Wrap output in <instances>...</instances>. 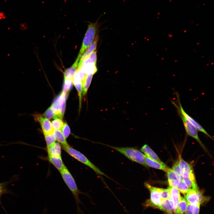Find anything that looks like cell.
I'll use <instances>...</instances> for the list:
<instances>
[{
	"instance_id": "4fadbf2b",
	"label": "cell",
	"mask_w": 214,
	"mask_h": 214,
	"mask_svg": "<svg viewBox=\"0 0 214 214\" xmlns=\"http://www.w3.org/2000/svg\"><path fill=\"white\" fill-rule=\"evenodd\" d=\"M73 83L75 87L79 97V108L80 110L81 107V99L82 91L81 81L78 71L76 70L72 79Z\"/></svg>"
},
{
	"instance_id": "3957f363",
	"label": "cell",
	"mask_w": 214,
	"mask_h": 214,
	"mask_svg": "<svg viewBox=\"0 0 214 214\" xmlns=\"http://www.w3.org/2000/svg\"><path fill=\"white\" fill-rule=\"evenodd\" d=\"M100 24L97 20L95 23L89 22L83 40L81 48L76 60L79 62L83 54L94 41Z\"/></svg>"
},
{
	"instance_id": "cb8c5ba5",
	"label": "cell",
	"mask_w": 214,
	"mask_h": 214,
	"mask_svg": "<svg viewBox=\"0 0 214 214\" xmlns=\"http://www.w3.org/2000/svg\"><path fill=\"white\" fill-rule=\"evenodd\" d=\"M172 169L180 181H183V174L180 166L179 160L177 161L173 166Z\"/></svg>"
},
{
	"instance_id": "f1b7e54d",
	"label": "cell",
	"mask_w": 214,
	"mask_h": 214,
	"mask_svg": "<svg viewBox=\"0 0 214 214\" xmlns=\"http://www.w3.org/2000/svg\"><path fill=\"white\" fill-rule=\"evenodd\" d=\"M47 147L52 145L55 142L56 139L54 133L52 134L44 135Z\"/></svg>"
},
{
	"instance_id": "ba28073f",
	"label": "cell",
	"mask_w": 214,
	"mask_h": 214,
	"mask_svg": "<svg viewBox=\"0 0 214 214\" xmlns=\"http://www.w3.org/2000/svg\"><path fill=\"white\" fill-rule=\"evenodd\" d=\"M177 110L182 121L187 133L197 140L203 148L204 149V145L199 137L197 130L186 119L179 109H177Z\"/></svg>"
},
{
	"instance_id": "7a4b0ae2",
	"label": "cell",
	"mask_w": 214,
	"mask_h": 214,
	"mask_svg": "<svg viewBox=\"0 0 214 214\" xmlns=\"http://www.w3.org/2000/svg\"><path fill=\"white\" fill-rule=\"evenodd\" d=\"M59 172L64 182L75 198L77 206L78 214H80V213H83L82 211L80 208L79 204H83L79 199V195L83 193L78 189L73 177L65 165Z\"/></svg>"
},
{
	"instance_id": "83f0119b",
	"label": "cell",
	"mask_w": 214,
	"mask_h": 214,
	"mask_svg": "<svg viewBox=\"0 0 214 214\" xmlns=\"http://www.w3.org/2000/svg\"><path fill=\"white\" fill-rule=\"evenodd\" d=\"M176 188L185 196L189 189L184 181H180Z\"/></svg>"
},
{
	"instance_id": "30bf717a",
	"label": "cell",
	"mask_w": 214,
	"mask_h": 214,
	"mask_svg": "<svg viewBox=\"0 0 214 214\" xmlns=\"http://www.w3.org/2000/svg\"><path fill=\"white\" fill-rule=\"evenodd\" d=\"M92 59L89 57L86 58L82 63L79 70L86 75L95 74L97 71V69Z\"/></svg>"
},
{
	"instance_id": "8fae6325",
	"label": "cell",
	"mask_w": 214,
	"mask_h": 214,
	"mask_svg": "<svg viewBox=\"0 0 214 214\" xmlns=\"http://www.w3.org/2000/svg\"><path fill=\"white\" fill-rule=\"evenodd\" d=\"M99 38L98 35L97 34L93 43L88 49L84 53L79 62L77 68V70H79L80 69L84 61L91 54L95 51L97 46Z\"/></svg>"
},
{
	"instance_id": "5b68a950",
	"label": "cell",
	"mask_w": 214,
	"mask_h": 214,
	"mask_svg": "<svg viewBox=\"0 0 214 214\" xmlns=\"http://www.w3.org/2000/svg\"><path fill=\"white\" fill-rule=\"evenodd\" d=\"M144 185L150 191V199L146 200L143 205L145 207H151L158 209L161 201L158 188L152 186L147 182L144 183Z\"/></svg>"
},
{
	"instance_id": "5bb4252c",
	"label": "cell",
	"mask_w": 214,
	"mask_h": 214,
	"mask_svg": "<svg viewBox=\"0 0 214 214\" xmlns=\"http://www.w3.org/2000/svg\"><path fill=\"white\" fill-rule=\"evenodd\" d=\"M158 209L166 213H172L174 212L175 210V208L170 197L162 200Z\"/></svg>"
},
{
	"instance_id": "e0dca14e",
	"label": "cell",
	"mask_w": 214,
	"mask_h": 214,
	"mask_svg": "<svg viewBox=\"0 0 214 214\" xmlns=\"http://www.w3.org/2000/svg\"><path fill=\"white\" fill-rule=\"evenodd\" d=\"M166 172L169 186L176 188L180 181L177 179L173 170L169 168Z\"/></svg>"
},
{
	"instance_id": "74e56055",
	"label": "cell",
	"mask_w": 214,
	"mask_h": 214,
	"mask_svg": "<svg viewBox=\"0 0 214 214\" xmlns=\"http://www.w3.org/2000/svg\"><path fill=\"white\" fill-rule=\"evenodd\" d=\"M167 213V214H173L172 212H168Z\"/></svg>"
},
{
	"instance_id": "ac0fdd59",
	"label": "cell",
	"mask_w": 214,
	"mask_h": 214,
	"mask_svg": "<svg viewBox=\"0 0 214 214\" xmlns=\"http://www.w3.org/2000/svg\"><path fill=\"white\" fill-rule=\"evenodd\" d=\"M47 149L48 156H61V147L58 142H55Z\"/></svg>"
},
{
	"instance_id": "4dcf8cb0",
	"label": "cell",
	"mask_w": 214,
	"mask_h": 214,
	"mask_svg": "<svg viewBox=\"0 0 214 214\" xmlns=\"http://www.w3.org/2000/svg\"><path fill=\"white\" fill-rule=\"evenodd\" d=\"M43 116L46 118L51 119L53 118H54L56 115L51 106L46 111Z\"/></svg>"
},
{
	"instance_id": "d590c367",
	"label": "cell",
	"mask_w": 214,
	"mask_h": 214,
	"mask_svg": "<svg viewBox=\"0 0 214 214\" xmlns=\"http://www.w3.org/2000/svg\"><path fill=\"white\" fill-rule=\"evenodd\" d=\"M200 204L194 205L193 209V214H199Z\"/></svg>"
},
{
	"instance_id": "1f68e13d",
	"label": "cell",
	"mask_w": 214,
	"mask_h": 214,
	"mask_svg": "<svg viewBox=\"0 0 214 214\" xmlns=\"http://www.w3.org/2000/svg\"><path fill=\"white\" fill-rule=\"evenodd\" d=\"M60 130L66 139L69 136L70 134V127L66 123H64L63 126Z\"/></svg>"
},
{
	"instance_id": "ffe728a7",
	"label": "cell",
	"mask_w": 214,
	"mask_h": 214,
	"mask_svg": "<svg viewBox=\"0 0 214 214\" xmlns=\"http://www.w3.org/2000/svg\"><path fill=\"white\" fill-rule=\"evenodd\" d=\"M78 62L75 61L70 68L66 69L64 73V79H72L77 70Z\"/></svg>"
},
{
	"instance_id": "e575fe53",
	"label": "cell",
	"mask_w": 214,
	"mask_h": 214,
	"mask_svg": "<svg viewBox=\"0 0 214 214\" xmlns=\"http://www.w3.org/2000/svg\"><path fill=\"white\" fill-rule=\"evenodd\" d=\"M91 58L94 62V63L96 64L97 61V55L96 51H95L92 52L88 56Z\"/></svg>"
},
{
	"instance_id": "52a82bcc",
	"label": "cell",
	"mask_w": 214,
	"mask_h": 214,
	"mask_svg": "<svg viewBox=\"0 0 214 214\" xmlns=\"http://www.w3.org/2000/svg\"><path fill=\"white\" fill-rule=\"evenodd\" d=\"M35 121L40 123L44 135H48L53 133L54 130L50 120L44 117L42 115L35 113L32 115Z\"/></svg>"
},
{
	"instance_id": "d4e9b609",
	"label": "cell",
	"mask_w": 214,
	"mask_h": 214,
	"mask_svg": "<svg viewBox=\"0 0 214 214\" xmlns=\"http://www.w3.org/2000/svg\"><path fill=\"white\" fill-rule=\"evenodd\" d=\"M179 163L182 172L186 171L190 173L194 172L192 166L181 158L179 160Z\"/></svg>"
},
{
	"instance_id": "277c9868",
	"label": "cell",
	"mask_w": 214,
	"mask_h": 214,
	"mask_svg": "<svg viewBox=\"0 0 214 214\" xmlns=\"http://www.w3.org/2000/svg\"><path fill=\"white\" fill-rule=\"evenodd\" d=\"M62 147L63 150L70 155L90 168L97 174L104 176L110 178L81 152L70 147L69 145Z\"/></svg>"
},
{
	"instance_id": "44dd1931",
	"label": "cell",
	"mask_w": 214,
	"mask_h": 214,
	"mask_svg": "<svg viewBox=\"0 0 214 214\" xmlns=\"http://www.w3.org/2000/svg\"><path fill=\"white\" fill-rule=\"evenodd\" d=\"M93 75L87 74L84 79L81 81L82 91V95L84 96L86 94L91 84Z\"/></svg>"
},
{
	"instance_id": "6da1fadb",
	"label": "cell",
	"mask_w": 214,
	"mask_h": 214,
	"mask_svg": "<svg viewBox=\"0 0 214 214\" xmlns=\"http://www.w3.org/2000/svg\"><path fill=\"white\" fill-rule=\"evenodd\" d=\"M119 152L130 160L148 167L145 163V155L135 147H118L104 144Z\"/></svg>"
},
{
	"instance_id": "836d02e7",
	"label": "cell",
	"mask_w": 214,
	"mask_h": 214,
	"mask_svg": "<svg viewBox=\"0 0 214 214\" xmlns=\"http://www.w3.org/2000/svg\"><path fill=\"white\" fill-rule=\"evenodd\" d=\"M7 192V190L5 184L4 183H0V203L2 195Z\"/></svg>"
},
{
	"instance_id": "9c48e42d",
	"label": "cell",
	"mask_w": 214,
	"mask_h": 214,
	"mask_svg": "<svg viewBox=\"0 0 214 214\" xmlns=\"http://www.w3.org/2000/svg\"><path fill=\"white\" fill-rule=\"evenodd\" d=\"M179 106L177 105L174 102H173V104H174L177 109L179 110L181 114L185 117L186 119L195 127L197 130L203 133L213 139L212 137L208 133L202 126L185 111L181 105L179 99Z\"/></svg>"
},
{
	"instance_id": "f546056e",
	"label": "cell",
	"mask_w": 214,
	"mask_h": 214,
	"mask_svg": "<svg viewBox=\"0 0 214 214\" xmlns=\"http://www.w3.org/2000/svg\"><path fill=\"white\" fill-rule=\"evenodd\" d=\"M160 198L161 200L168 199L170 197L169 189L158 188Z\"/></svg>"
},
{
	"instance_id": "8992f818",
	"label": "cell",
	"mask_w": 214,
	"mask_h": 214,
	"mask_svg": "<svg viewBox=\"0 0 214 214\" xmlns=\"http://www.w3.org/2000/svg\"><path fill=\"white\" fill-rule=\"evenodd\" d=\"M208 197L204 196L199 189H190L185 198L187 203L193 205L201 204L207 200Z\"/></svg>"
},
{
	"instance_id": "4316f807",
	"label": "cell",
	"mask_w": 214,
	"mask_h": 214,
	"mask_svg": "<svg viewBox=\"0 0 214 214\" xmlns=\"http://www.w3.org/2000/svg\"><path fill=\"white\" fill-rule=\"evenodd\" d=\"M52 121L51 124L54 130H61L64 123L61 119L59 118H55Z\"/></svg>"
},
{
	"instance_id": "7c38bea8",
	"label": "cell",
	"mask_w": 214,
	"mask_h": 214,
	"mask_svg": "<svg viewBox=\"0 0 214 214\" xmlns=\"http://www.w3.org/2000/svg\"><path fill=\"white\" fill-rule=\"evenodd\" d=\"M145 163L148 167L163 170L166 172L169 168L163 162H159L152 160L145 156Z\"/></svg>"
},
{
	"instance_id": "d6986e66",
	"label": "cell",
	"mask_w": 214,
	"mask_h": 214,
	"mask_svg": "<svg viewBox=\"0 0 214 214\" xmlns=\"http://www.w3.org/2000/svg\"><path fill=\"white\" fill-rule=\"evenodd\" d=\"M48 160L59 171L62 169L64 165L61 156H49Z\"/></svg>"
},
{
	"instance_id": "603a6c76",
	"label": "cell",
	"mask_w": 214,
	"mask_h": 214,
	"mask_svg": "<svg viewBox=\"0 0 214 214\" xmlns=\"http://www.w3.org/2000/svg\"><path fill=\"white\" fill-rule=\"evenodd\" d=\"M54 134L56 140L60 143L62 146H66L69 145L65 137L60 130H54Z\"/></svg>"
},
{
	"instance_id": "d6a6232c",
	"label": "cell",
	"mask_w": 214,
	"mask_h": 214,
	"mask_svg": "<svg viewBox=\"0 0 214 214\" xmlns=\"http://www.w3.org/2000/svg\"><path fill=\"white\" fill-rule=\"evenodd\" d=\"M194 205L187 203L185 214H193Z\"/></svg>"
},
{
	"instance_id": "7402d4cb",
	"label": "cell",
	"mask_w": 214,
	"mask_h": 214,
	"mask_svg": "<svg viewBox=\"0 0 214 214\" xmlns=\"http://www.w3.org/2000/svg\"><path fill=\"white\" fill-rule=\"evenodd\" d=\"M187 202L185 198L181 197L180 201L175 209V214H183L186 210Z\"/></svg>"
},
{
	"instance_id": "2e32d148",
	"label": "cell",
	"mask_w": 214,
	"mask_h": 214,
	"mask_svg": "<svg viewBox=\"0 0 214 214\" xmlns=\"http://www.w3.org/2000/svg\"><path fill=\"white\" fill-rule=\"evenodd\" d=\"M140 150L149 158L159 162H162L155 153L147 145L144 144Z\"/></svg>"
},
{
	"instance_id": "8d00e7d4",
	"label": "cell",
	"mask_w": 214,
	"mask_h": 214,
	"mask_svg": "<svg viewBox=\"0 0 214 214\" xmlns=\"http://www.w3.org/2000/svg\"><path fill=\"white\" fill-rule=\"evenodd\" d=\"M6 17V15L4 12L0 11V19H5Z\"/></svg>"
},
{
	"instance_id": "9a60e30c",
	"label": "cell",
	"mask_w": 214,
	"mask_h": 214,
	"mask_svg": "<svg viewBox=\"0 0 214 214\" xmlns=\"http://www.w3.org/2000/svg\"><path fill=\"white\" fill-rule=\"evenodd\" d=\"M167 188L169 191L170 197L175 209L181 198L180 191L177 188L174 187L169 186Z\"/></svg>"
},
{
	"instance_id": "484cf974",
	"label": "cell",
	"mask_w": 214,
	"mask_h": 214,
	"mask_svg": "<svg viewBox=\"0 0 214 214\" xmlns=\"http://www.w3.org/2000/svg\"><path fill=\"white\" fill-rule=\"evenodd\" d=\"M64 80V83L62 92L68 94L69 91L71 89L73 86V83L72 80L70 79H65Z\"/></svg>"
}]
</instances>
